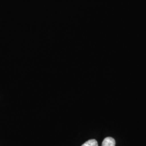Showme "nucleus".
<instances>
[{
    "label": "nucleus",
    "mask_w": 146,
    "mask_h": 146,
    "mask_svg": "<svg viewBox=\"0 0 146 146\" xmlns=\"http://www.w3.org/2000/svg\"><path fill=\"white\" fill-rule=\"evenodd\" d=\"M81 146H98V143L96 140L91 139L86 141Z\"/></svg>",
    "instance_id": "f03ea898"
},
{
    "label": "nucleus",
    "mask_w": 146,
    "mask_h": 146,
    "mask_svg": "<svg viewBox=\"0 0 146 146\" xmlns=\"http://www.w3.org/2000/svg\"><path fill=\"white\" fill-rule=\"evenodd\" d=\"M102 146H115V140L111 137H107L104 140Z\"/></svg>",
    "instance_id": "f257e3e1"
}]
</instances>
